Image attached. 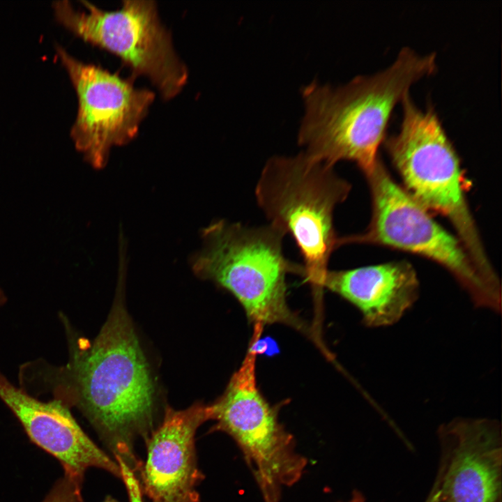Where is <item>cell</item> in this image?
Segmentation results:
<instances>
[{"mask_svg": "<svg viewBox=\"0 0 502 502\" xmlns=\"http://www.w3.org/2000/svg\"><path fill=\"white\" fill-rule=\"evenodd\" d=\"M115 457L120 468L121 478L126 486L129 502H144L140 483L130 464L119 454L115 453Z\"/></svg>", "mask_w": 502, "mask_h": 502, "instance_id": "9a60e30c", "label": "cell"}, {"mask_svg": "<svg viewBox=\"0 0 502 502\" xmlns=\"http://www.w3.org/2000/svg\"><path fill=\"white\" fill-rule=\"evenodd\" d=\"M351 189L334 166L303 151L271 157L257 182L258 206L268 224L292 236L303 257V277L315 289H321L331 254L337 250L335 208Z\"/></svg>", "mask_w": 502, "mask_h": 502, "instance_id": "277c9868", "label": "cell"}, {"mask_svg": "<svg viewBox=\"0 0 502 502\" xmlns=\"http://www.w3.org/2000/svg\"><path fill=\"white\" fill-rule=\"evenodd\" d=\"M255 361L256 351L250 350L222 396L208 405V420L215 421V429L234 439L271 497L277 487L301 478L307 461L296 452L292 436L261 394Z\"/></svg>", "mask_w": 502, "mask_h": 502, "instance_id": "ba28073f", "label": "cell"}, {"mask_svg": "<svg viewBox=\"0 0 502 502\" xmlns=\"http://www.w3.org/2000/svg\"><path fill=\"white\" fill-rule=\"evenodd\" d=\"M286 235L268 224L249 226L221 219L201 231V246L190 258L193 273L230 292L254 326L283 324L303 330L287 303L286 277L303 266L284 254Z\"/></svg>", "mask_w": 502, "mask_h": 502, "instance_id": "3957f363", "label": "cell"}, {"mask_svg": "<svg viewBox=\"0 0 502 502\" xmlns=\"http://www.w3.org/2000/svg\"><path fill=\"white\" fill-rule=\"evenodd\" d=\"M457 445L439 486L442 502H496L501 487V447L496 424L459 420L449 427Z\"/></svg>", "mask_w": 502, "mask_h": 502, "instance_id": "4fadbf2b", "label": "cell"}, {"mask_svg": "<svg viewBox=\"0 0 502 502\" xmlns=\"http://www.w3.org/2000/svg\"><path fill=\"white\" fill-rule=\"evenodd\" d=\"M401 102L400 130L383 144L403 188L429 211L447 218L480 272L497 281L466 199L459 156L434 107L420 109L409 93Z\"/></svg>", "mask_w": 502, "mask_h": 502, "instance_id": "5b68a950", "label": "cell"}, {"mask_svg": "<svg viewBox=\"0 0 502 502\" xmlns=\"http://www.w3.org/2000/svg\"><path fill=\"white\" fill-rule=\"evenodd\" d=\"M365 176L372 201L370 223L362 233L339 236L337 249L349 244L375 245L427 258L446 268L476 307L501 312V286L482 275L458 237L393 179L380 158Z\"/></svg>", "mask_w": 502, "mask_h": 502, "instance_id": "8992f818", "label": "cell"}, {"mask_svg": "<svg viewBox=\"0 0 502 502\" xmlns=\"http://www.w3.org/2000/svg\"><path fill=\"white\" fill-rule=\"evenodd\" d=\"M81 3L85 10H77L68 1L54 2L56 20L84 41L119 56L135 75L149 79L165 100L181 92L188 68L160 21L155 1L126 0L115 10Z\"/></svg>", "mask_w": 502, "mask_h": 502, "instance_id": "52a82bcc", "label": "cell"}, {"mask_svg": "<svg viewBox=\"0 0 502 502\" xmlns=\"http://www.w3.org/2000/svg\"><path fill=\"white\" fill-rule=\"evenodd\" d=\"M437 68L435 52L403 47L386 68L333 87L312 82L302 89L305 112L298 133L303 151L330 165L353 162L364 175L379 159L394 107L411 85Z\"/></svg>", "mask_w": 502, "mask_h": 502, "instance_id": "7a4b0ae2", "label": "cell"}, {"mask_svg": "<svg viewBox=\"0 0 502 502\" xmlns=\"http://www.w3.org/2000/svg\"><path fill=\"white\" fill-rule=\"evenodd\" d=\"M0 399L20 423L30 441L56 458L64 476L82 484L86 471L102 469L121 478L120 468L83 431L60 401H42L0 373Z\"/></svg>", "mask_w": 502, "mask_h": 502, "instance_id": "30bf717a", "label": "cell"}, {"mask_svg": "<svg viewBox=\"0 0 502 502\" xmlns=\"http://www.w3.org/2000/svg\"><path fill=\"white\" fill-rule=\"evenodd\" d=\"M425 502H440V491L436 484Z\"/></svg>", "mask_w": 502, "mask_h": 502, "instance_id": "2e32d148", "label": "cell"}, {"mask_svg": "<svg viewBox=\"0 0 502 502\" xmlns=\"http://www.w3.org/2000/svg\"><path fill=\"white\" fill-rule=\"evenodd\" d=\"M419 281L406 261L348 270H328L321 289H327L356 307L369 327L397 323L419 296Z\"/></svg>", "mask_w": 502, "mask_h": 502, "instance_id": "7c38bea8", "label": "cell"}, {"mask_svg": "<svg viewBox=\"0 0 502 502\" xmlns=\"http://www.w3.org/2000/svg\"><path fill=\"white\" fill-rule=\"evenodd\" d=\"M6 302V297L4 293L0 289V307Z\"/></svg>", "mask_w": 502, "mask_h": 502, "instance_id": "ac0fdd59", "label": "cell"}, {"mask_svg": "<svg viewBox=\"0 0 502 502\" xmlns=\"http://www.w3.org/2000/svg\"><path fill=\"white\" fill-rule=\"evenodd\" d=\"M82 484L63 476L59 479L42 502H83Z\"/></svg>", "mask_w": 502, "mask_h": 502, "instance_id": "5bb4252c", "label": "cell"}, {"mask_svg": "<svg viewBox=\"0 0 502 502\" xmlns=\"http://www.w3.org/2000/svg\"><path fill=\"white\" fill-rule=\"evenodd\" d=\"M206 420L208 406L200 403L183 410L167 409L148 441L141 471L142 494L151 502H199L196 487L201 474L196 463L195 437Z\"/></svg>", "mask_w": 502, "mask_h": 502, "instance_id": "8fae6325", "label": "cell"}, {"mask_svg": "<svg viewBox=\"0 0 502 502\" xmlns=\"http://www.w3.org/2000/svg\"><path fill=\"white\" fill-rule=\"evenodd\" d=\"M349 502H365V500L360 492H354Z\"/></svg>", "mask_w": 502, "mask_h": 502, "instance_id": "e0dca14e", "label": "cell"}, {"mask_svg": "<svg viewBox=\"0 0 502 502\" xmlns=\"http://www.w3.org/2000/svg\"><path fill=\"white\" fill-rule=\"evenodd\" d=\"M69 358L54 366L39 360L22 365L20 380L38 393L77 407L116 450L151 425L155 386L137 336L117 301L92 341L77 337L66 323Z\"/></svg>", "mask_w": 502, "mask_h": 502, "instance_id": "6da1fadb", "label": "cell"}, {"mask_svg": "<svg viewBox=\"0 0 502 502\" xmlns=\"http://www.w3.org/2000/svg\"><path fill=\"white\" fill-rule=\"evenodd\" d=\"M77 96V112L71 128L77 149L94 168L104 167L111 149L132 141L155 99V93L135 86L94 64L84 63L61 46L56 47Z\"/></svg>", "mask_w": 502, "mask_h": 502, "instance_id": "9c48e42d", "label": "cell"}, {"mask_svg": "<svg viewBox=\"0 0 502 502\" xmlns=\"http://www.w3.org/2000/svg\"><path fill=\"white\" fill-rule=\"evenodd\" d=\"M105 502H114V501H105Z\"/></svg>", "mask_w": 502, "mask_h": 502, "instance_id": "d6986e66", "label": "cell"}]
</instances>
